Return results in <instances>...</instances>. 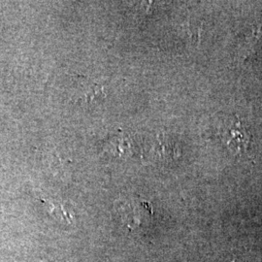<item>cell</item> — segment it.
<instances>
[{
	"mask_svg": "<svg viewBox=\"0 0 262 262\" xmlns=\"http://www.w3.org/2000/svg\"><path fill=\"white\" fill-rule=\"evenodd\" d=\"M223 136L227 147L234 152H243L248 149L250 134L241 126L240 122H232L227 125Z\"/></svg>",
	"mask_w": 262,
	"mask_h": 262,
	"instance_id": "6da1fadb",
	"label": "cell"
}]
</instances>
